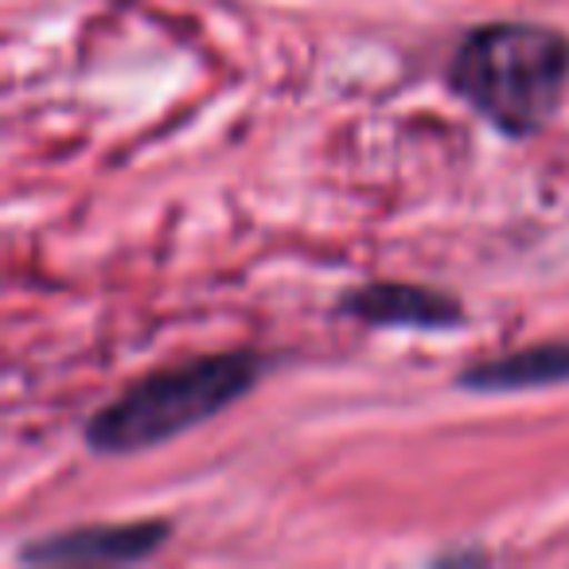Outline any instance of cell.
Returning <instances> with one entry per match:
<instances>
[{
    "instance_id": "6da1fadb",
    "label": "cell",
    "mask_w": 569,
    "mask_h": 569,
    "mask_svg": "<svg viewBox=\"0 0 569 569\" xmlns=\"http://www.w3.org/2000/svg\"><path fill=\"white\" fill-rule=\"evenodd\" d=\"M449 82L499 133L542 129L569 87V40L542 24L476 28L457 48Z\"/></svg>"
},
{
    "instance_id": "7a4b0ae2",
    "label": "cell",
    "mask_w": 569,
    "mask_h": 569,
    "mask_svg": "<svg viewBox=\"0 0 569 569\" xmlns=\"http://www.w3.org/2000/svg\"><path fill=\"white\" fill-rule=\"evenodd\" d=\"M261 359L253 351L203 356L164 367L149 379L133 382L118 402H110L87 429L90 449L137 452L180 437L183 429L214 418L253 387Z\"/></svg>"
},
{
    "instance_id": "3957f363",
    "label": "cell",
    "mask_w": 569,
    "mask_h": 569,
    "mask_svg": "<svg viewBox=\"0 0 569 569\" xmlns=\"http://www.w3.org/2000/svg\"><path fill=\"white\" fill-rule=\"evenodd\" d=\"M168 538V522L141 519V522H106V527H82L48 535L43 542L28 546L20 558L36 566H79V561H141L157 553Z\"/></svg>"
},
{
    "instance_id": "277c9868",
    "label": "cell",
    "mask_w": 569,
    "mask_h": 569,
    "mask_svg": "<svg viewBox=\"0 0 569 569\" xmlns=\"http://www.w3.org/2000/svg\"><path fill=\"white\" fill-rule=\"evenodd\" d=\"M343 317L379 328H457L460 305L421 284H363L340 301Z\"/></svg>"
},
{
    "instance_id": "5b68a950",
    "label": "cell",
    "mask_w": 569,
    "mask_h": 569,
    "mask_svg": "<svg viewBox=\"0 0 569 569\" xmlns=\"http://www.w3.org/2000/svg\"><path fill=\"white\" fill-rule=\"evenodd\" d=\"M457 382L480 395H511V390L569 382V343H538V348H522L503 359H483L460 371Z\"/></svg>"
}]
</instances>
